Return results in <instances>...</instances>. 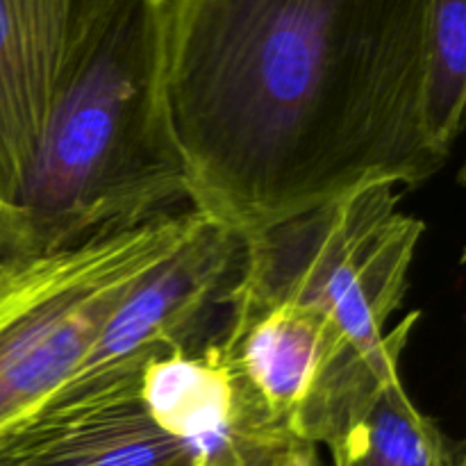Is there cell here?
<instances>
[{
  "instance_id": "6da1fadb",
  "label": "cell",
  "mask_w": 466,
  "mask_h": 466,
  "mask_svg": "<svg viewBox=\"0 0 466 466\" xmlns=\"http://www.w3.org/2000/svg\"><path fill=\"white\" fill-rule=\"evenodd\" d=\"M432 0H159V91L187 200L250 237L446 155L423 105Z\"/></svg>"
},
{
  "instance_id": "7a4b0ae2",
  "label": "cell",
  "mask_w": 466,
  "mask_h": 466,
  "mask_svg": "<svg viewBox=\"0 0 466 466\" xmlns=\"http://www.w3.org/2000/svg\"><path fill=\"white\" fill-rule=\"evenodd\" d=\"M159 0H80L16 209L18 253L191 208L159 91ZM16 253V255H18Z\"/></svg>"
},
{
  "instance_id": "3957f363",
  "label": "cell",
  "mask_w": 466,
  "mask_h": 466,
  "mask_svg": "<svg viewBox=\"0 0 466 466\" xmlns=\"http://www.w3.org/2000/svg\"><path fill=\"white\" fill-rule=\"evenodd\" d=\"M200 218L182 208L0 259V453L48 412L114 308Z\"/></svg>"
},
{
  "instance_id": "277c9868",
  "label": "cell",
  "mask_w": 466,
  "mask_h": 466,
  "mask_svg": "<svg viewBox=\"0 0 466 466\" xmlns=\"http://www.w3.org/2000/svg\"><path fill=\"white\" fill-rule=\"evenodd\" d=\"M403 189L367 185L244 237L237 291L305 305L360 353H378L403 303L426 223L400 208Z\"/></svg>"
},
{
  "instance_id": "5b68a950",
  "label": "cell",
  "mask_w": 466,
  "mask_h": 466,
  "mask_svg": "<svg viewBox=\"0 0 466 466\" xmlns=\"http://www.w3.org/2000/svg\"><path fill=\"white\" fill-rule=\"evenodd\" d=\"M419 317L408 314L387 344L367 355L323 314L235 287L217 341L264 423L319 449L349 400L400 367Z\"/></svg>"
},
{
  "instance_id": "8992f818",
  "label": "cell",
  "mask_w": 466,
  "mask_h": 466,
  "mask_svg": "<svg viewBox=\"0 0 466 466\" xmlns=\"http://www.w3.org/2000/svg\"><path fill=\"white\" fill-rule=\"evenodd\" d=\"M244 250L239 232L200 218L196 230L114 308L50 408L137 391L141 371L153 360L194 350L218 335L239 282Z\"/></svg>"
},
{
  "instance_id": "52a82bcc",
  "label": "cell",
  "mask_w": 466,
  "mask_h": 466,
  "mask_svg": "<svg viewBox=\"0 0 466 466\" xmlns=\"http://www.w3.org/2000/svg\"><path fill=\"white\" fill-rule=\"evenodd\" d=\"M139 400L191 466H239L278 435L250 403L217 335L194 350L164 355L141 371Z\"/></svg>"
},
{
  "instance_id": "ba28073f",
  "label": "cell",
  "mask_w": 466,
  "mask_h": 466,
  "mask_svg": "<svg viewBox=\"0 0 466 466\" xmlns=\"http://www.w3.org/2000/svg\"><path fill=\"white\" fill-rule=\"evenodd\" d=\"M77 5L0 0V203L12 209L57 96Z\"/></svg>"
},
{
  "instance_id": "9c48e42d",
  "label": "cell",
  "mask_w": 466,
  "mask_h": 466,
  "mask_svg": "<svg viewBox=\"0 0 466 466\" xmlns=\"http://www.w3.org/2000/svg\"><path fill=\"white\" fill-rule=\"evenodd\" d=\"M3 466H191L146 414L139 391L62 403L0 453Z\"/></svg>"
},
{
  "instance_id": "30bf717a",
  "label": "cell",
  "mask_w": 466,
  "mask_h": 466,
  "mask_svg": "<svg viewBox=\"0 0 466 466\" xmlns=\"http://www.w3.org/2000/svg\"><path fill=\"white\" fill-rule=\"evenodd\" d=\"M321 446L332 466H466L462 446L410 399L400 369L355 394Z\"/></svg>"
},
{
  "instance_id": "8fae6325",
  "label": "cell",
  "mask_w": 466,
  "mask_h": 466,
  "mask_svg": "<svg viewBox=\"0 0 466 466\" xmlns=\"http://www.w3.org/2000/svg\"><path fill=\"white\" fill-rule=\"evenodd\" d=\"M466 103V0H432L426 35L423 105L437 148L449 157Z\"/></svg>"
},
{
  "instance_id": "7c38bea8",
  "label": "cell",
  "mask_w": 466,
  "mask_h": 466,
  "mask_svg": "<svg viewBox=\"0 0 466 466\" xmlns=\"http://www.w3.org/2000/svg\"><path fill=\"white\" fill-rule=\"evenodd\" d=\"M319 455L312 444L299 440H276L258 446L239 466H317Z\"/></svg>"
},
{
  "instance_id": "4fadbf2b",
  "label": "cell",
  "mask_w": 466,
  "mask_h": 466,
  "mask_svg": "<svg viewBox=\"0 0 466 466\" xmlns=\"http://www.w3.org/2000/svg\"><path fill=\"white\" fill-rule=\"evenodd\" d=\"M21 241V214L0 203V259L18 253Z\"/></svg>"
},
{
  "instance_id": "5bb4252c",
  "label": "cell",
  "mask_w": 466,
  "mask_h": 466,
  "mask_svg": "<svg viewBox=\"0 0 466 466\" xmlns=\"http://www.w3.org/2000/svg\"><path fill=\"white\" fill-rule=\"evenodd\" d=\"M0 466H3V464H0Z\"/></svg>"
},
{
  "instance_id": "9a60e30c",
  "label": "cell",
  "mask_w": 466,
  "mask_h": 466,
  "mask_svg": "<svg viewBox=\"0 0 466 466\" xmlns=\"http://www.w3.org/2000/svg\"><path fill=\"white\" fill-rule=\"evenodd\" d=\"M317 466H319V464H317Z\"/></svg>"
}]
</instances>
